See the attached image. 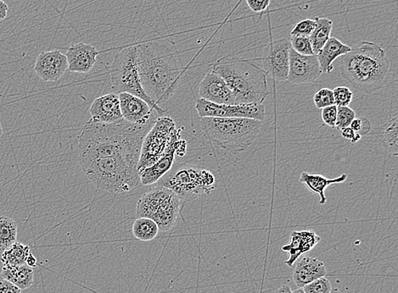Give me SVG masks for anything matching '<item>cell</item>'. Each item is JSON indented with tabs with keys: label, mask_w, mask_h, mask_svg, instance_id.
<instances>
[{
	"label": "cell",
	"mask_w": 398,
	"mask_h": 293,
	"mask_svg": "<svg viewBox=\"0 0 398 293\" xmlns=\"http://www.w3.org/2000/svg\"><path fill=\"white\" fill-rule=\"evenodd\" d=\"M157 118L138 125L121 120L105 124L89 120L78 136L80 162L108 157H124L139 164L142 144Z\"/></svg>",
	"instance_id": "1"
},
{
	"label": "cell",
	"mask_w": 398,
	"mask_h": 293,
	"mask_svg": "<svg viewBox=\"0 0 398 293\" xmlns=\"http://www.w3.org/2000/svg\"><path fill=\"white\" fill-rule=\"evenodd\" d=\"M138 70L147 96L159 105L167 102L178 89L182 75L175 53L167 45L156 41L136 46Z\"/></svg>",
	"instance_id": "2"
},
{
	"label": "cell",
	"mask_w": 398,
	"mask_h": 293,
	"mask_svg": "<svg viewBox=\"0 0 398 293\" xmlns=\"http://www.w3.org/2000/svg\"><path fill=\"white\" fill-rule=\"evenodd\" d=\"M340 73L358 92L371 94L388 83L390 61L381 45L362 41L342 57Z\"/></svg>",
	"instance_id": "3"
},
{
	"label": "cell",
	"mask_w": 398,
	"mask_h": 293,
	"mask_svg": "<svg viewBox=\"0 0 398 293\" xmlns=\"http://www.w3.org/2000/svg\"><path fill=\"white\" fill-rule=\"evenodd\" d=\"M234 93L235 105L263 104L269 96L267 74L249 59L224 57L212 66Z\"/></svg>",
	"instance_id": "4"
},
{
	"label": "cell",
	"mask_w": 398,
	"mask_h": 293,
	"mask_svg": "<svg viewBox=\"0 0 398 293\" xmlns=\"http://www.w3.org/2000/svg\"><path fill=\"white\" fill-rule=\"evenodd\" d=\"M87 180L98 189L112 193L132 192L140 183L138 163L124 157L80 162Z\"/></svg>",
	"instance_id": "5"
},
{
	"label": "cell",
	"mask_w": 398,
	"mask_h": 293,
	"mask_svg": "<svg viewBox=\"0 0 398 293\" xmlns=\"http://www.w3.org/2000/svg\"><path fill=\"white\" fill-rule=\"evenodd\" d=\"M262 122L245 118H202L205 136L216 148L240 153L250 146L258 136Z\"/></svg>",
	"instance_id": "6"
},
{
	"label": "cell",
	"mask_w": 398,
	"mask_h": 293,
	"mask_svg": "<svg viewBox=\"0 0 398 293\" xmlns=\"http://www.w3.org/2000/svg\"><path fill=\"white\" fill-rule=\"evenodd\" d=\"M156 187L170 189L185 203L214 191L216 178L211 172L198 166L180 164L156 182Z\"/></svg>",
	"instance_id": "7"
},
{
	"label": "cell",
	"mask_w": 398,
	"mask_h": 293,
	"mask_svg": "<svg viewBox=\"0 0 398 293\" xmlns=\"http://www.w3.org/2000/svg\"><path fill=\"white\" fill-rule=\"evenodd\" d=\"M185 202L170 189L154 186L138 202V218H149L159 225L161 232H169L178 223Z\"/></svg>",
	"instance_id": "8"
},
{
	"label": "cell",
	"mask_w": 398,
	"mask_h": 293,
	"mask_svg": "<svg viewBox=\"0 0 398 293\" xmlns=\"http://www.w3.org/2000/svg\"><path fill=\"white\" fill-rule=\"evenodd\" d=\"M110 82L117 93H128L142 98L157 114L165 110L154 103L145 93L142 87L136 59V46L124 47L114 57L110 70Z\"/></svg>",
	"instance_id": "9"
},
{
	"label": "cell",
	"mask_w": 398,
	"mask_h": 293,
	"mask_svg": "<svg viewBox=\"0 0 398 293\" xmlns=\"http://www.w3.org/2000/svg\"><path fill=\"white\" fill-rule=\"evenodd\" d=\"M179 134L181 129H177L175 122L172 118L168 117L157 118L142 144L139 164H138L139 172L159 160Z\"/></svg>",
	"instance_id": "10"
},
{
	"label": "cell",
	"mask_w": 398,
	"mask_h": 293,
	"mask_svg": "<svg viewBox=\"0 0 398 293\" xmlns=\"http://www.w3.org/2000/svg\"><path fill=\"white\" fill-rule=\"evenodd\" d=\"M196 109L200 118H245L263 121L266 117L263 104L219 105L198 98Z\"/></svg>",
	"instance_id": "11"
},
{
	"label": "cell",
	"mask_w": 398,
	"mask_h": 293,
	"mask_svg": "<svg viewBox=\"0 0 398 293\" xmlns=\"http://www.w3.org/2000/svg\"><path fill=\"white\" fill-rule=\"evenodd\" d=\"M290 50L289 39H277L265 47L261 59H257L262 62L261 67L267 76L276 82H285L288 77Z\"/></svg>",
	"instance_id": "12"
},
{
	"label": "cell",
	"mask_w": 398,
	"mask_h": 293,
	"mask_svg": "<svg viewBox=\"0 0 398 293\" xmlns=\"http://www.w3.org/2000/svg\"><path fill=\"white\" fill-rule=\"evenodd\" d=\"M186 149L187 142L182 140L179 134L159 160L140 172L141 183L145 186L155 185L161 177L170 172L175 165L176 156H184Z\"/></svg>",
	"instance_id": "13"
},
{
	"label": "cell",
	"mask_w": 398,
	"mask_h": 293,
	"mask_svg": "<svg viewBox=\"0 0 398 293\" xmlns=\"http://www.w3.org/2000/svg\"><path fill=\"white\" fill-rule=\"evenodd\" d=\"M322 70L316 55H302L290 50L289 73L287 81L293 84H305L316 82Z\"/></svg>",
	"instance_id": "14"
},
{
	"label": "cell",
	"mask_w": 398,
	"mask_h": 293,
	"mask_svg": "<svg viewBox=\"0 0 398 293\" xmlns=\"http://www.w3.org/2000/svg\"><path fill=\"white\" fill-rule=\"evenodd\" d=\"M68 70V59L61 51H43L35 62L37 76L45 82H57Z\"/></svg>",
	"instance_id": "15"
},
{
	"label": "cell",
	"mask_w": 398,
	"mask_h": 293,
	"mask_svg": "<svg viewBox=\"0 0 398 293\" xmlns=\"http://www.w3.org/2000/svg\"><path fill=\"white\" fill-rule=\"evenodd\" d=\"M200 98L219 105H235V97L230 87L219 75L210 71L199 85Z\"/></svg>",
	"instance_id": "16"
},
{
	"label": "cell",
	"mask_w": 398,
	"mask_h": 293,
	"mask_svg": "<svg viewBox=\"0 0 398 293\" xmlns=\"http://www.w3.org/2000/svg\"><path fill=\"white\" fill-rule=\"evenodd\" d=\"M121 116L130 123L143 125L155 118L153 109L148 103L135 95L128 93H118Z\"/></svg>",
	"instance_id": "17"
},
{
	"label": "cell",
	"mask_w": 398,
	"mask_h": 293,
	"mask_svg": "<svg viewBox=\"0 0 398 293\" xmlns=\"http://www.w3.org/2000/svg\"><path fill=\"white\" fill-rule=\"evenodd\" d=\"M93 121L100 123L112 124L124 120L121 116L119 97L112 93L96 98L89 109Z\"/></svg>",
	"instance_id": "18"
},
{
	"label": "cell",
	"mask_w": 398,
	"mask_h": 293,
	"mask_svg": "<svg viewBox=\"0 0 398 293\" xmlns=\"http://www.w3.org/2000/svg\"><path fill=\"white\" fill-rule=\"evenodd\" d=\"M98 52L96 47L88 43H78L71 46L66 54L71 73H88L96 64Z\"/></svg>",
	"instance_id": "19"
},
{
	"label": "cell",
	"mask_w": 398,
	"mask_h": 293,
	"mask_svg": "<svg viewBox=\"0 0 398 293\" xmlns=\"http://www.w3.org/2000/svg\"><path fill=\"white\" fill-rule=\"evenodd\" d=\"M319 241L320 236L311 230L291 233L290 243L281 248L289 255V259L286 261L287 266L293 267L301 255L312 250Z\"/></svg>",
	"instance_id": "20"
},
{
	"label": "cell",
	"mask_w": 398,
	"mask_h": 293,
	"mask_svg": "<svg viewBox=\"0 0 398 293\" xmlns=\"http://www.w3.org/2000/svg\"><path fill=\"white\" fill-rule=\"evenodd\" d=\"M327 274L324 263L311 257H302L297 260L293 272V280L299 288H302L313 280L325 277Z\"/></svg>",
	"instance_id": "21"
},
{
	"label": "cell",
	"mask_w": 398,
	"mask_h": 293,
	"mask_svg": "<svg viewBox=\"0 0 398 293\" xmlns=\"http://www.w3.org/2000/svg\"><path fill=\"white\" fill-rule=\"evenodd\" d=\"M352 47L339 40L337 38H330L324 47L316 55L322 73H330L334 69L333 62L337 59L350 52Z\"/></svg>",
	"instance_id": "22"
},
{
	"label": "cell",
	"mask_w": 398,
	"mask_h": 293,
	"mask_svg": "<svg viewBox=\"0 0 398 293\" xmlns=\"http://www.w3.org/2000/svg\"><path fill=\"white\" fill-rule=\"evenodd\" d=\"M348 179L346 174H342L341 176L329 179L319 174H311L302 172L301 174L300 182L309 190L310 192L316 194L319 197V204L324 205L326 203L325 189L330 185L342 183Z\"/></svg>",
	"instance_id": "23"
},
{
	"label": "cell",
	"mask_w": 398,
	"mask_h": 293,
	"mask_svg": "<svg viewBox=\"0 0 398 293\" xmlns=\"http://www.w3.org/2000/svg\"><path fill=\"white\" fill-rule=\"evenodd\" d=\"M0 276L15 285L21 290H26L33 286L34 271L33 268L27 264L20 265L17 267H10L3 265Z\"/></svg>",
	"instance_id": "24"
},
{
	"label": "cell",
	"mask_w": 398,
	"mask_h": 293,
	"mask_svg": "<svg viewBox=\"0 0 398 293\" xmlns=\"http://www.w3.org/2000/svg\"><path fill=\"white\" fill-rule=\"evenodd\" d=\"M315 27L309 39L312 45L314 53L317 55L326 42L330 38L333 29V22L326 17H315Z\"/></svg>",
	"instance_id": "25"
},
{
	"label": "cell",
	"mask_w": 398,
	"mask_h": 293,
	"mask_svg": "<svg viewBox=\"0 0 398 293\" xmlns=\"http://www.w3.org/2000/svg\"><path fill=\"white\" fill-rule=\"evenodd\" d=\"M31 249L27 245L15 243L10 248L3 251L1 262L3 265L10 267H17L20 265L26 264V260L29 255Z\"/></svg>",
	"instance_id": "26"
},
{
	"label": "cell",
	"mask_w": 398,
	"mask_h": 293,
	"mask_svg": "<svg viewBox=\"0 0 398 293\" xmlns=\"http://www.w3.org/2000/svg\"><path fill=\"white\" fill-rule=\"evenodd\" d=\"M133 236L141 241H149L156 239L160 232L159 225L149 218H138L133 224Z\"/></svg>",
	"instance_id": "27"
},
{
	"label": "cell",
	"mask_w": 398,
	"mask_h": 293,
	"mask_svg": "<svg viewBox=\"0 0 398 293\" xmlns=\"http://www.w3.org/2000/svg\"><path fill=\"white\" fill-rule=\"evenodd\" d=\"M17 224L14 220L0 216V251H5L17 243Z\"/></svg>",
	"instance_id": "28"
},
{
	"label": "cell",
	"mask_w": 398,
	"mask_h": 293,
	"mask_svg": "<svg viewBox=\"0 0 398 293\" xmlns=\"http://www.w3.org/2000/svg\"><path fill=\"white\" fill-rule=\"evenodd\" d=\"M398 119L393 117L385 125L383 133V146L390 153L394 156L398 154Z\"/></svg>",
	"instance_id": "29"
},
{
	"label": "cell",
	"mask_w": 398,
	"mask_h": 293,
	"mask_svg": "<svg viewBox=\"0 0 398 293\" xmlns=\"http://www.w3.org/2000/svg\"><path fill=\"white\" fill-rule=\"evenodd\" d=\"M356 118V113L348 106L337 107V118L336 128L342 130L348 128L354 119Z\"/></svg>",
	"instance_id": "30"
},
{
	"label": "cell",
	"mask_w": 398,
	"mask_h": 293,
	"mask_svg": "<svg viewBox=\"0 0 398 293\" xmlns=\"http://www.w3.org/2000/svg\"><path fill=\"white\" fill-rule=\"evenodd\" d=\"M291 49L302 55H315L309 37H290Z\"/></svg>",
	"instance_id": "31"
},
{
	"label": "cell",
	"mask_w": 398,
	"mask_h": 293,
	"mask_svg": "<svg viewBox=\"0 0 398 293\" xmlns=\"http://www.w3.org/2000/svg\"><path fill=\"white\" fill-rule=\"evenodd\" d=\"M315 27L314 19H304L295 24L290 31V37H310Z\"/></svg>",
	"instance_id": "32"
},
{
	"label": "cell",
	"mask_w": 398,
	"mask_h": 293,
	"mask_svg": "<svg viewBox=\"0 0 398 293\" xmlns=\"http://www.w3.org/2000/svg\"><path fill=\"white\" fill-rule=\"evenodd\" d=\"M334 105L337 107L349 106L353 101V93L344 86L337 87L333 90Z\"/></svg>",
	"instance_id": "33"
},
{
	"label": "cell",
	"mask_w": 398,
	"mask_h": 293,
	"mask_svg": "<svg viewBox=\"0 0 398 293\" xmlns=\"http://www.w3.org/2000/svg\"><path fill=\"white\" fill-rule=\"evenodd\" d=\"M305 293H330L332 287L328 279L325 277H321L313 280L312 283L307 284L302 287Z\"/></svg>",
	"instance_id": "34"
},
{
	"label": "cell",
	"mask_w": 398,
	"mask_h": 293,
	"mask_svg": "<svg viewBox=\"0 0 398 293\" xmlns=\"http://www.w3.org/2000/svg\"><path fill=\"white\" fill-rule=\"evenodd\" d=\"M315 106L318 109H324L325 107L334 105L333 90L330 89H322L314 97Z\"/></svg>",
	"instance_id": "35"
},
{
	"label": "cell",
	"mask_w": 398,
	"mask_h": 293,
	"mask_svg": "<svg viewBox=\"0 0 398 293\" xmlns=\"http://www.w3.org/2000/svg\"><path fill=\"white\" fill-rule=\"evenodd\" d=\"M321 117L323 121L331 128H336L337 118V106L336 105L325 107L322 109Z\"/></svg>",
	"instance_id": "36"
},
{
	"label": "cell",
	"mask_w": 398,
	"mask_h": 293,
	"mask_svg": "<svg viewBox=\"0 0 398 293\" xmlns=\"http://www.w3.org/2000/svg\"><path fill=\"white\" fill-rule=\"evenodd\" d=\"M350 128L362 137L367 135V134L370 133V130H371V123H370L367 119L355 118L352 121V123H351Z\"/></svg>",
	"instance_id": "37"
},
{
	"label": "cell",
	"mask_w": 398,
	"mask_h": 293,
	"mask_svg": "<svg viewBox=\"0 0 398 293\" xmlns=\"http://www.w3.org/2000/svg\"><path fill=\"white\" fill-rule=\"evenodd\" d=\"M246 2L248 7L255 13H261L270 7L271 0H246Z\"/></svg>",
	"instance_id": "38"
},
{
	"label": "cell",
	"mask_w": 398,
	"mask_h": 293,
	"mask_svg": "<svg viewBox=\"0 0 398 293\" xmlns=\"http://www.w3.org/2000/svg\"><path fill=\"white\" fill-rule=\"evenodd\" d=\"M341 136L342 137H344L345 140L353 142V144H356V142H360L362 138V136L358 133L354 132L350 126L341 130Z\"/></svg>",
	"instance_id": "39"
},
{
	"label": "cell",
	"mask_w": 398,
	"mask_h": 293,
	"mask_svg": "<svg viewBox=\"0 0 398 293\" xmlns=\"http://www.w3.org/2000/svg\"><path fill=\"white\" fill-rule=\"evenodd\" d=\"M0 293H22L21 289L6 280H0Z\"/></svg>",
	"instance_id": "40"
},
{
	"label": "cell",
	"mask_w": 398,
	"mask_h": 293,
	"mask_svg": "<svg viewBox=\"0 0 398 293\" xmlns=\"http://www.w3.org/2000/svg\"><path fill=\"white\" fill-rule=\"evenodd\" d=\"M9 7L3 0H0V21H3L7 17Z\"/></svg>",
	"instance_id": "41"
},
{
	"label": "cell",
	"mask_w": 398,
	"mask_h": 293,
	"mask_svg": "<svg viewBox=\"0 0 398 293\" xmlns=\"http://www.w3.org/2000/svg\"><path fill=\"white\" fill-rule=\"evenodd\" d=\"M26 264L27 265V266H29L30 268L33 269L37 266L38 261L37 259L35 258L33 253H30L29 255L27 256V258L26 260Z\"/></svg>",
	"instance_id": "42"
},
{
	"label": "cell",
	"mask_w": 398,
	"mask_h": 293,
	"mask_svg": "<svg viewBox=\"0 0 398 293\" xmlns=\"http://www.w3.org/2000/svg\"><path fill=\"white\" fill-rule=\"evenodd\" d=\"M274 293H293V291H291V289L288 285H283V286L277 289V291H276Z\"/></svg>",
	"instance_id": "43"
},
{
	"label": "cell",
	"mask_w": 398,
	"mask_h": 293,
	"mask_svg": "<svg viewBox=\"0 0 398 293\" xmlns=\"http://www.w3.org/2000/svg\"><path fill=\"white\" fill-rule=\"evenodd\" d=\"M293 293H305L304 291H303L302 288H298L297 289V290H295L294 292H293Z\"/></svg>",
	"instance_id": "44"
},
{
	"label": "cell",
	"mask_w": 398,
	"mask_h": 293,
	"mask_svg": "<svg viewBox=\"0 0 398 293\" xmlns=\"http://www.w3.org/2000/svg\"><path fill=\"white\" fill-rule=\"evenodd\" d=\"M330 293H342L339 289L334 288L331 290Z\"/></svg>",
	"instance_id": "45"
},
{
	"label": "cell",
	"mask_w": 398,
	"mask_h": 293,
	"mask_svg": "<svg viewBox=\"0 0 398 293\" xmlns=\"http://www.w3.org/2000/svg\"><path fill=\"white\" fill-rule=\"evenodd\" d=\"M3 130L2 128L1 123H0V138H1V137L3 136Z\"/></svg>",
	"instance_id": "46"
}]
</instances>
